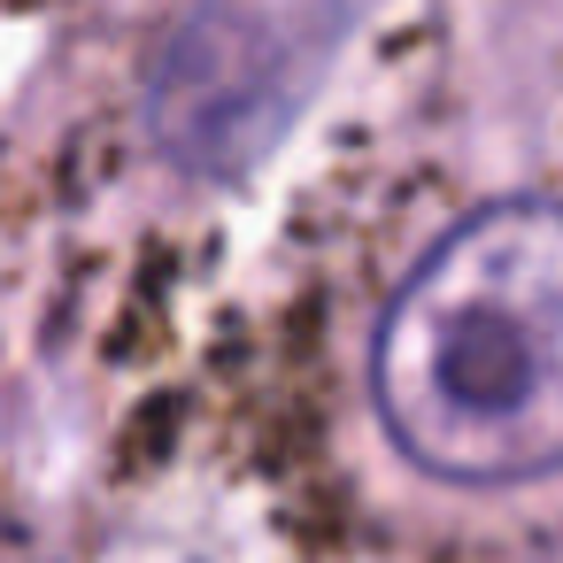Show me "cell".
I'll return each mask as SVG.
<instances>
[{"mask_svg":"<svg viewBox=\"0 0 563 563\" xmlns=\"http://www.w3.org/2000/svg\"><path fill=\"white\" fill-rule=\"evenodd\" d=\"M371 401L424 478L563 471V201H494L409 271L371 347Z\"/></svg>","mask_w":563,"mask_h":563,"instance_id":"6da1fadb","label":"cell"},{"mask_svg":"<svg viewBox=\"0 0 563 563\" xmlns=\"http://www.w3.org/2000/svg\"><path fill=\"white\" fill-rule=\"evenodd\" d=\"M363 0H201L155 70V132L194 170L255 163L317 70L340 55Z\"/></svg>","mask_w":563,"mask_h":563,"instance_id":"7a4b0ae2","label":"cell"}]
</instances>
